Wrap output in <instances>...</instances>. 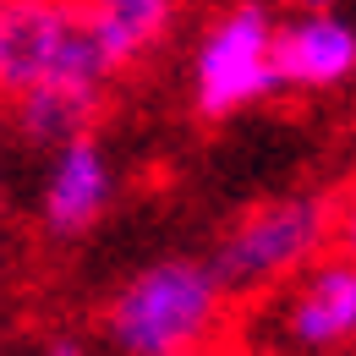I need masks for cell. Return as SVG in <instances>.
Returning a JSON list of instances; mask_svg holds the SVG:
<instances>
[{"mask_svg":"<svg viewBox=\"0 0 356 356\" xmlns=\"http://www.w3.org/2000/svg\"><path fill=\"white\" fill-rule=\"evenodd\" d=\"M220 274L209 258H154L132 280L110 291L99 307V334L115 356H181V351H214V334L225 329Z\"/></svg>","mask_w":356,"mask_h":356,"instance_id":"cell-1","label":"cell"},{"mask_svg":"<svg viewBox=\"0 0 356 356\" xmlns=\"http://www.w3.org/2000/svg\"><path fill=\"white\" fill-rule=\"evenodd\" d=\"M329 247H334V197L280 192L225 225L209 252V268L220 274L225 296H268L307 264H318Z\"/></svg>","mask_w":356,"mask_h":356,"instance_id":"cell-2","label":"cell"},{"mask_svg":"<svg viewBox=\"0 0 356 356\" xmlns=\"http://www.w3.org/2000/svg\"><path fill=\"white\" fill-rule=\"evenodd\" d=\"M115 72L99 55L83 0H6L0 6V104L39 88H99Z\"/></svg>","mask_w":356,"mask_h":356,"instance_id":"cell-3","label":"cell"},{"mask_svg":"<svg viewBox=\"0 0 356 356\" xmlns=\"http://www.w3.org/2000/svg\"><path fill=\"white\" fill-rule=\"evenodd\" d=\"M280 22L264 0H230L220 17L197 33L192 49V104L203 121H230L252 104L280 93L274 66Z\"/></svg>","mask_w":356,"mask_h":356,"instance_id":"cell-4","label":"cell"},{"mask_svg":"<svg viewBox=\"0 0 356 356\" xmlns=\"http://www.w3.org/2000/svg\"><path fill=\"white\" fill-rule=\"evenodd\" d=\"M268 340L285 356H334L356 346V264L346 252H323L296 280L268 291Z\"/></svg>","mask_w":356,"mask_h":356,"instance_id":"cell-5","label":"cell"},{"mask_svg":"<svg viewBox=\"0 0 356 356\" xmlns=\"http://www.w3.org/2000/svg\"><path fill=\"white\" fill-rule=\"evenodd\" d=\"M115 203V165L99 137H77L49 154L39 186V230L49 241H83Z\"/></svg>","mask_w":356,"mask_h":356,"instance_id":"cell-6","label":"cell"},{"mask_svg":"<svg viewBox=\"0 0 356 356\" xmlns=\"http://www.w3.org/2000/svg\"><path fill=\"white\" fill-rule=\"evenodd\" d=\"M280 88H340L356 77V28L334 11H302L274 39Z\"/></svg>","mask_w":356,"mask_h":356,"instance_id":"cell-7","label":"cell"},{"mask_svg":"<svg viewBox=\"0 0 356 356\" xmlns=\"http://www.w3.org/2000/svg\"><path fill=\"white\" fill-rule=\"evenodd\" d=\"M83 6H88V28H93L99 55L121 77L127 66L148 60L170 39V22H176L181 0H83Z\"/></svg>","mask_w":356,"mask_h":356,"instance_id":"cell-8","label":"cell"},{"mask_svg":"<svg viewBox=\"0 0 356 356\" xmlns=\"http://www.w3.org/2000/svg\"><path fill=\"white\" fill-rule=\"evenodd\" d=\"M99 115H104V93L99 88H39L6 104L11 132L28 148H49V154L77 143V137H93Z\"/></svg>","mask_w":356,"mask_h":356,"instance_id":"cell-9","label":"cell"},{"mask_svg":"<svg viewBox=\"0 0 356 356\" xmlns=\"http://www.w3.org/2000/svg\"><path fill=\"white\" fill-rule=\"evenodd\" d=\"M334 252H346L356 264V170H351V181L334 192Z\"/></svg>","mask_w":356,"mask_h":356,"instance_id":"cell-10","label":"cell"},{"mask_svg":"<svg viewBox=\"0 0 356 356\" xmlns=\"http://www.w3.org/2000/svg\"><path fill=\"white\" fill-rule=\"evenodd\" d=\"M28 356H88V351H83V340H66L60 334V340H44L39 351H28Z\"/></svg>","mask_w":356,"mask_h":356,"instance_id":"cell-11","label":"cell"},{"mask_svg":"<svg viewBox=\"0 0 356 356\" xmlns=\"http://www.w3.org/2000/svg\"><path fill=\"white\" fill-rule=\"evenodd\" d=\"M296 6H302V11H329L334 0H296Z\"/></svg>","mask_w":356,"mask_h":356,"instance_id":"cell-12","label":"cell"},{"mask_svg":"<svg viewBox=\"0 0 356 356\" xmlns=\"http://www.w3.org/2000/svg\"><path fill=\"white\" fill-rule=\"evenodd\" d=\"M181 356H214V351H181Z\"/></svg>","mask_w":356,"mask_h":356,"instance_id":"cell-13","label":"cell"},{"mask_svg":"<svg viewBox=\"0 0 356 356\" xmlns=\"http://www.w3.org/2000/svg\"><path fill=\"white\" fill-rule=\"evenodd\" d=\"M0 6H6V0H0Z\"/></svg>","mask_w":356,"mask_h":356,"instance_id":"cell-14","label":"cell"}]
</instances>
